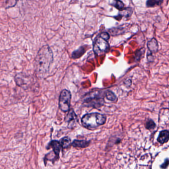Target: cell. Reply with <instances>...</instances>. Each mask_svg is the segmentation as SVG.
<instances>
[{
	"instance_id": "52a82bcc",
	"label": "cell",
	"mask_w": 169,
	"mask_h": 169,
	"mask_svg": "<svg viewBox=\"0 0 169 169\" xmlns=\"http://www.w3.org/2000/svg\"><path fill=\"white\" fill-rule=\"evenodd\" d=\"M77 116L75 114L74 111L73 109L69 110L68 114L66 115L65 120L68 124V127L72 128L74 126L75 123L77 121Z\"/></svg>"
},
{
	"instance_id": "5b68a950",
	"label": "cell",
	"mask_w": 169,
	"mask_h": 169,
	"mask_svg": "<svg viewBox=\"0 0 169 169\" xmlns=\"http://www.w3.org/2000/svg\"><path fill=\"white\" fill-rule=\"evenodd\" d=\"M93 49L96 55L98 56L104 55L109 51V44L107 40L100 37L95 41Z\"/></svg>"
},
{
	"instance_id": "ba28073f",
	"label": "cell",
	"mask_w": 169,
	"mask_h": 169,
	"mask_svg": "<svg viewBox=\"0 0 169 169\" xmlns=\"http://www.w3.org/2000/svg\"><path fill=\"white\" fill-rule=\"evenodd\" d=\"M48 148H52L54 150V153L57 158H59V155L61 150V146L59 141H57L56 140H52V142L49 143L48 145Z\"/></svg>"
},
{
	"instance_id": "8992f818",
	"label": "cell",
	"mask_w": 169,
	"mask_h": 169,
	"mask_svg": "<svg viewBox=\"0 0 169 169\" xmlns=\"http://www.w3.org/2000/svg\"><path fill=\"white\" fill-rule=\"evenodd\" d=\"M15 79L17 85L24 90L28 89L31 85V77L26 75L24 73H19L17 74L15 76Z\"/></svg>"
},
{
	"instance_id": "8fae6325",
	"label": "cell",
	"mask_w": 169,
	"mask_h": 169,
	"mask_svg": "<svg viewBox=\"0 0 169 169\" xmlns=\"http://www.w3.org/2000/svg\"><path fill=\"white\" fill-rule=\"evenodd\" d=\"M148 47L150 52L155 53L157 52L158 49V46L156 39L153 38L150 41H149L148 42Z\"/></svg>"
},
{
	"instance_id": "d6986e66",
	"label": "cell",
	"mask_w": 169,
	"mask_h": 169,
	"mask_svg": "<svg viewBox=\"0 0 169 169\" xmlns=\"http://www.w3.org/2000/svg\"><path fill=\"white\" fill-rule=\"evenodd\" d=\"M100 37L104 39L105 40H107L109 39L110 38V36H109V34L107 32H103L100 35Z\"/></svg>"
},
{
	"instance_id": "9c48e42d",
	"label": "cell",
	"mask_w": 169,
	"mask_h": 169,
	"mask_svg": "<svg viewBox=\"0 0 169 169\" xmlns=\"http://www.w3.org/2000/svg\"><path fill=\"white\" fill-rule=\"evenodd\" d=\"M169 140V132L167 130L161 131L160 133L158 138V142L161 143L163 144L165 143H167Z\"/></svg>"
},
{
	"instance_id": "5bb4252c",
	"label": "cell",
	"mask_w": 169,
	"mask_h": 169,
	"mask_svg": "<svg viewBox=\"0 0 169 169\" xmlns=\"http://www.w3.org/2000/svg\"><path fill=\"white\" fill-rule=\"evenodd\" d=\"M105 96L107 100L110 101H114L116 99V96L114 92L111 91H107L105 93Z\"/></svg>"
},
{
	"instance_id": "277c9868",
	"label": "cell",
	"mask_w": 169,
	"mask_h": 169,
	"mask_svg": "<svg viewBox=\"0 0 169 169\" xmlns=\"http://www.w3.org/2000/svg\"><path fill=\"white\" fill-rule=\"evenodd\" d=\"M71 94L69 91L63 90L60 92L59 98V106L62 111H68L71 102Z\"/></svg>"
},
{
	"instance_id": "30bf717a",
	"label": "cell",
	"mask_w": 169,
	"mask_h": 169,
	"mask_svg": "<svg viewBox=\"0 0 169 169\" xmlns=\"http://www.w3.org/2000/svg\"><path fill=\"white\" fill-rule=\"evenodd\" d=\"M90 145V142L85 140H75L72 143V145L75 148H86Z\"/></svg>"
},
{
	"instance_id": "e0dca14e",
	"label": "cell",
	"mask_w": 169,
	"mask_h": 169,
	"mask_svg": "<svg viewBox=\"0 0 169 169\" xmlns=\"http://www.w3.org/2000/svg\"><path fill=\"white\" fill-rule=\"evenodd\" d=\"M156 127L155 124L153 120H149L146 123V128L148 129H153Z\"/></svg>"
},
{
	"instance_id": "3957f363",
	"label": "cell",
	"mask_w": 169,
	"mask_h": 169,
	"mask_svg": "<svg viewBox=\"0 0 169 169\" xmlns=\"http://www.w3.org/2000/svg\"><path fill=\"white\" fill-rule=\"evenodd\" d=\"M100 92H92L88 94V96L84 100V104L86 106L98 108L103 106L105 103L103 98L100 96Z\"/></svg>"
},
{
	"instance_id": "4fadbf2b",
	"label": "cell",
	"mask_w": 169,
	"mask_h": 169,
	"mask_svg": "<svg viewBox=\"0 0 169 169\" xmlns=\"http://www.w3.org/2000/svg\"><path fill=\"white\" fill-rule=\"evenodd\" d=\"M18 0H5V7L6 9L11 8L16 5Z\"/></svg>"
},
{
	"instance_id": "7c38bea8",
	"label": "cell",
	"mask_w": 169,
	"mask_h": 169,
	"mask_svg": "<svg viewBox=\"0 0 169 169\" xmlns=\"http://www.w3.org/2000/svg\"><path fill=\"white\" fill-rule=\"evenodd\" d=\"M59 143L61 144V148L64 149L68 148L72 144L71 139L68 137H64L59 140Z\"/></svg>"
},
{
	"instance_id": "2e32d148",
	"label": "cell",
	"mask_w": 169,
	"mask_h": 169,
	"mask_svg": "<svg viewBox=\"0 0 169 169\" xmlns=\"http://www.w3.org/2000/svg\"><path fill=\"white\" fill-rule=\"evenodd\" d=\"M85 53L84 49L80 48L77 50H75L74 52H73L72 54V58L76 59V58H79L80 56L83 55V54Z\"/></svg>"
},
{
	"instance_id": "ffe728a7",
	"label": "cell",
	"mask_w": 169,
	"mask_h": 169,
	"mask_svg": "<svg viewBox=\"0 0 169 169\" xmlns=\"http://www.w3.org/2000/svg\"><path fill=\"white\" fill-rule=\"evenodd\" d=\"M169 165V159H167L165 160L164 163H163V164L161 165V167L163 169H165L168 167Z\"/></svg>"
},
{
	"instance_id": "ac0fdd59",
	"label": "cell",
	"mask_w": 169,
	"mask_h": 169,
	"mask_svg": "<svg viewBox=\"0 0 169 169\" xmlns=\"http://www.w3.org/2000/svg\"><path fill=\"white\" fill-rule=\"evenodd\" d=\"M115 7L118 10H122L124 7V4L120 0H116L115 4Z\"/></svg>"
},
{
	"instance_id": "7a4b0ae2",
	"label": "cell",
	"mask_w": 169,
	"mask_h": 169,
	"mask_svg": "<svg viewBox=\"0 0 169 169\" xmlns=\"http://www.w3.org/2000/svg\"><path fill=\"white\" fill-rule=\"evenodd\" d=\"M106 117L98 113H92L84 115L82 118V124L87 129L96 128L106 123Z\"/></svg>"
},
{
	"instance_id": "9a60e30c",
	"label": "cell",
	"mask_w": 169,
	"mask_h": 169,
	"mask_svg": "<svg viewBox=\"0 0 169 169\" xmlns=\"http://www.w3.org/2000/svg\"><path fill=\"white\" fill-rule=\"evenodd\" d=\"M161 2H162L161 1H157V0H147L146 6L148 7H153L156 5H160Z\"/></svg>"
},
{
	"instance_id": "6da1fadb",
	"label": "cell",
	"mask_w": 169,
	"mask_h": 169,
	"mask_svg": "<svg viewBox=\"0 0 169 169\" xmlns=\"http://www.w3.org/2000/svg\"><path fill=\"white\" fill-rule=\"evenodd\" d=\"M53 61V54L48 45H45L39 49L34 60V69L38 75L45 74L49 70Z\"/></svg>"
}]
</instances>
